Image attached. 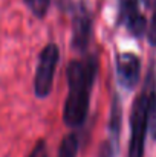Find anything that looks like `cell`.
Returning <instances> with one entry per match:
<instances>
[{
    "label": "cell",
    "mask_w": 156,
    "mask_h": 157,
    "mask_svg": "<svg viewBox=\"0 0 156 157\" xmlns=\"http://www.w3.org/2000/svg\"><path fill=\"white\" fill-rule=\"evenodd\" d=\"M150 134L152 137L156 140V102H155V107H153V111H152V117H150Z\"/></svg>",
    "instance_id": "7c38bea8"
},
{
    "label": "cell",
    "mask_w": 156,
    "mask_h": 157,
    "mask_svg": "<svg viewBox=\"0 0 156 157\" xmlns=\"http://www.w3.org/2000/svg\"><path fill=\"white\" fill-rule=\"evenodd\" d=\"M98 69L100 64L95 53H87L81 58L72 59L66 67L69 90L63 108V121L69 128H80L87 119Z\"/></svg>",
    "instance_id": "6da1fadb"
},
{
    "label": "cell",
    "mask_w": 156,
    "mask_h": 157,
    "mask_svg": "<svg viewBox=\"0 0 156 157\" xmlns=\"http://www.w3.org/2000/svg\"><path fill=\"white\" fill-rule=\"evenodd\" d=\"M116 25L127 29L135 38H142L147 34V20L139 8V0H118Z\"/></svg>",
    "instance_id": "5b68a950"
},
{
    "label": "cell",
    "mask_w": 156,
    "mask_h": 157,
    "mask_svg": "<svg viewBox=\"0 0 156 157\" xmlns=\"http://www.w3.org/2000/svg\"><path fill=\"white\" fill-rule=\"evenodd\" d=\"M156 102V75L155 66L152 64L144 86L130 111V140H129V157H142L146 148V136L150 127V117Z\"/></svg>",
    "instance_id": "7a4b0ae2"
},
{
    "label": "cell",
    "mask_w": 156,
    "mask_h": 157,
    "mask_svg": "<svg viewBox=\"0 0 156 157\" xmlns=\"http://www.w3.org/2000/svg\"><path fill=\"white\" fill-rule=\"evenodd\" d=\"M115 67L119 86L126 90H133L141 79V58L133 52L116 53Z\"/></svg>",
    "instance_id": "8992f818"
},
{
    "label": "cell",
    "mask_w": 156,
    "mask_h": 157,
    "mask_svg": "<svg viewBox=\"0 0 156 157\" xmlns=\"http://www.w3.org/2000/svg\"><path fill=\"white\" fill-rule=\"evenodd\" d=\"M72 14V34L70 48L81 55H87V48L94 35V15L84 2L69 6Z\"/></svg>",
    "instance_id": "277c9868"
},
{
    "label": "cell",
    "mask_w": 156,
    "mask_h": 157,
    "mask_svg": "<svg viewBox=\"0 0 156 157\" xmlns=\"http://www.w3.org/2000/svg\"><path fill=\"white\" fill-rule=\"evenodd\" d=\"M144 5H146V8H153V5L156 3V0H141Z\"/></svg>",
    "instance_id": "4fadbf2b"
},
{
    "label": "cell",
    "mask_w": 156,
    "mask_h": 157,
    "mask_svg": "<svg viewBox=\"0 0 156 157\" xmlns=\"http://www.w3.org/2000/svg\"><path fill=\"white\" fill-rule=\"evenodd\" d=\"M121 122H122V111L118 95L113 96L112 108H110V119H109V137L106 139L101 148V157H116L118 145H119V134H121Z\"/></svg>",
    "instance_id": "52a82bcc"
},
{
    "label": "cell",
    "mask_w": 156,
    "mask_h": 157,
    "mask_svg": "<svg viewBox=\"0 0 156 157\" xmlns=\"http://www.w3.org/2000/svg\"><path fill=\"white\" fill-rule=\"evenodd\" d=\"M60 61V49L55 43H48L38 55V64L34 75V95L45 99L51 95L55 70Z\"/></svg>",
    "instance_id": "3957f363"
},
{
    "label": "cell",
    "mask_w": 156,
    "mask_h": 157,
    "mask_svg": "<svg viewBox=\"0 0 156 157\" xmlns=\"http://www.w3.org/2000/svg\"><path fill=\"white\" fill-rule=\"evenodd\" d=\"M28 157H49V153H48V144L45 139H38L37 144L34 145L32 151L29 153Z\"/></svg>",
    "instance_id": "30bf717a"
},
{
    "label": "cell",
    "mask_w": 156,
    "mask_h": 157,
    "mask_svg": "<svg viewBox=\"0 0 156 157\" xmlns=\"http://www.w3.org/2000/svg\"><path fill=\"white\" fill-rule=\"evenodd\" d=\"M23 2L28 6V9L31 11V14L40 20L46 17L49 6H51V0H23Z\"/></svg>",
    "instance_id": "9c48e42d"
},
{
    "label": "cell",
    "mask_w": 156,
    "mask_h": 157,
    "mask_svg": "<svg viewBox=\"0 0 156 157\" xmlns=\"http://www.w3.org/2000/svg\"><path fill=\"white\" fill-rule=\"evenodd\" d=\"M147 40H149L150 46L156 48V3L153 5V15H152L150 25L147 28Z\"/></svg>",
    "instance_id": "8fae6325"
},
{
    "label": "cell",
    "mask_w": 156,
    "mask_h": 157,
    "mask_svg": "<svg viewBox=\"0 0 156 157\" xmlns=\"http://www.w3.org/2000/svg\"><path fill=\"white\" fill-rule=\"evenodd\" d=\"M80 148V140L75 133H69L63 137L60 148H58V156L57 157H77Z\"/></svg>",
    "instance_id": "ba28073f"
}]
</instances>
